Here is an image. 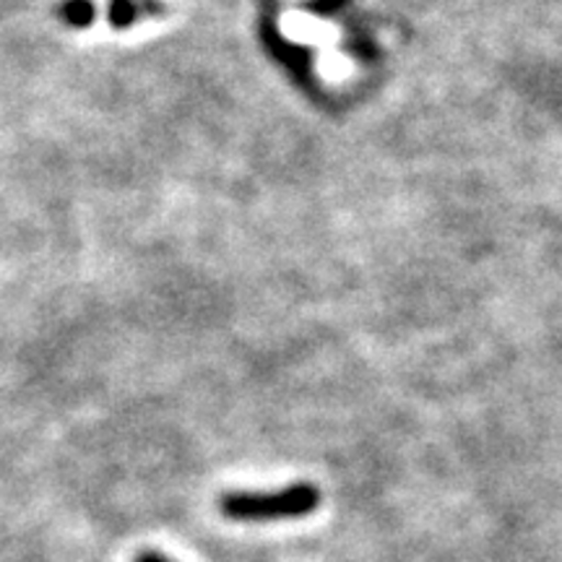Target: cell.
I'll use <instances>...</instances> for the list:
<instances>
[{
    "label": "cell",
    "mask_w": 562,
    "mask_h": 562,
    "mask_svg": "<svg viewBox=\"0 0 562 562\" xmlns=\"http://www.w3.org/2000/svg\"><path fill=\"white\" fill-rule=\"evenodd\" d=\"M63 16H66L68 24L87 26L91 24V19H94V5H91L89 0H68V3L63 5Z\"/></svg>",
    "instance_id": "cell-2"
},
{
    "label": "cell",
    "mask_w": 562,
    "mask_h": 562,
    "mask_svg": "<svg viewBox=\"0 0 562 562\" xmlns=\"http://www.w3.org/2000/svg\"><path fill=\"white\" fill-rule=\"evenodd\" d=\"M110 19H112V24H115V26L131 24L133 5L128 3V0H115V3H112V9H110Z\"/></svg>",
    "instance_id": "cell-3"
},
{
    "label": "cell",
    "mask_w": 562,
    "mask_h": 562,
    "mask_svg": "<svg viewBox=\"0 0 562 562\" xmlns=\"http://www.w3.org/2000/svg\"><path fill=\"white\" fill-rule=\"evenodd\" d=\"M136 562H172V560H167L165 554H159V552H140Z\"/></svg>",
    "instance_id": "cell-4"
},
{
    "label": "cell",
    "mask_w": 562,
    "mask_h": 562,
    "mask_svg": "<svg viewBox=\"0 0 562 562\" xmlns=\"http://www.w3.org/2000/svg\"><path fill=\"white\" fill-rule=\"evenodd\" d=\"M321 505V490L300 482L279 492H227L220 510L232 521H277V518L311 516Z\"/></svg>",
    "instance_id": "cell-1"
}]
</instances>
